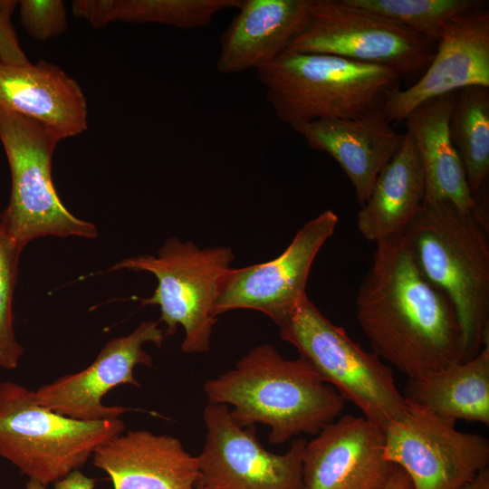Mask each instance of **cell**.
Returning a JSON list of instances; mask_svg holds the SVG:
<instances>
[{
	"mask_svg": "<svg viewBox=\"0 0 489 489\" xmlns=\"http://www.w3.org/2000/svg\"><path fill=\"white\" fill-rule=\"evenodd\" d=\"M0 141L11 173L0 226L19 246L48 235L97 237V227L73 216L57 195L52 180L56 137L34 120L0 113Z\"/></svg>",
	"mask_w": 489,
	"mask_h": 489,
	"instance_id": "cell-8",
	"label": "cell"
},
{
	"mask_svg": "<svg viewBox=\"0 0 489 489\" xmlns=\"http://www.w3.org/2000/svg\"><path fill=\"white\" fill-rule=\"evenodd\" d=\"M19 246L0 226V368L14 369L24 353L14 330L13 296L16 284Z\"/></svg>",
	"mask_w": 489,
	"mask_h": 489,
	"instance_id": "cell-26",
	"label": "cell"
},
{
	"mask_svg": "<svg viewBox=\"0 0 489 489\" xmlns=\"http://www.w3.org/2000/svg\"><path fill=\"white\" fill-rule=\"evenodd\" d=\"M277 326L281 339L364 417L385 429L405 415L408 402L388 364L331 322L308 295Z\"/></svg>",
	"mask_w": 489,
	"mask_h": 489,
	"instance_id": "cell-6",
	"label": "cell"
},
{
	"mask_svg": "<svg viewBox=\"0 0 489 489\" xmlns=\"http://www.w3.org/2000/svg\"><path fill=\"white\" fill-rule=\"evenodd\" d=\"M312 0H242L221 34L216 70L233 74L276 59L304 25Z\"/></svg>",
	"mask_w": 489,
	"mask_h": 489,
	"instance_id": "cell-19",
	"label": "cell"
},
{
	"mask_svg": "<svg viewBox=\"0 0 489 489\" xmlns=\"http://www.w3.org/2000/svg\"><path fill=\"white\" fill-rule=\"evenodd\" d=\"M23 27L35 40L48 41L67 29L66 8L61 0L18 1Z\"/></svg>",
	"mask_w": 489,
	"mask_h": 489,
	"instance_id": "cell-27",
	"label": "cell"
},
{
	"mask_svg": "<svg viewBox=\"0 0 489 489\" xmlns=\"http://www.w3.org/2000/svg\"><path fill=\"white\" fill-rule=\"evenodd\" d=\"M426 191L425 172L408 132L400 147L378 174L369 196L357 215V228L376 244L404 230L421 208Z\"/></svg>",
	"mask_w": 489,
	"mask_h": 489,
	"instance_id": "cell-21",
	"label": "cell"
},
{
	"mask_svg": "<svg viewBox=\"0 0 489 489\" xmlns=\"http://www.w3.org/2000/svg\"><path fill=\"white\" fill-rule=\"evenodd\" d=\"M291 128L310 148L328 154L340 165L360 206L404 136L392 128L381 109L354 119H323Z\"/></svg>",
	"mask_w": 489,
	"mask_h": 489,
	"instance_id": "cell-18",
	"label": "cell"
},
{
	"mask_svg": "<svg viewBox=\"0 0 489 489\" xmlns=\"http://www.w3.org/2000/svg\"><path fill=\"white\" fill-rule=\"evenodd\" d=\"M124 431L120 417L74 419L40 405L27 387L0 382V457L46 486L80 470L97 446Z\"/></svg>",
	"mask_w": 489,
	"mask_h": 489,
	"instance_id": "cell-5",
	"label": "cell"
},
{
	"mask_svg": "<svg viewBox=\"0 0 489 489\" xmlns=\"http://www.w3.org/2000/svg\"><path fill=\"white\" fill-rule=\"evenodd\" d=\"M394 467L384 455V429L342 415L306 442L302 489H385Z\"/></svg>",
	"mask_w": 489,
	"mask_h": 489,
	"instance_id": "cell-14",
	"label": "cell"
},
{
	"mask_svg": "<svg viewBox=\"0 0 489 489\" xmlns=\"http://www.w3.org/2000/svg\"><path fill=\"white\" fill-rule=\"evenodd\" d=\"M93 465L105 472L113 489H195L197 456L169 435L129 430L110 438L92 454Z\"/></svg>",
	"mask_w": 489,
	"mask_h": 489,
	"instance_id": "cell-17",
	"label": "cell"
},
{
	"mask_svg": "<svg viewBox=\"0 0 489 489\" xmlns=\"http://www.w3.org/2000/svg\"><path fill=\"white\" fill-rule=\"evenodd\" d=\"M449 131L475 196L489 174V88L473 86L457 91Z\"/></svg>",
	"mask_w": 489,
	"mask_h": 489,
	"instance_id": "cell-24",
	"label": "cell"
},
{
	"mask_svg": "<svg viewBox=\"0 0 489 489\" xmlns=\"http://www.w3.org/2000/svg\"><path fill=\"white\" fill-rule=\"evenodd\" d=\"M385 489H413V486L407 473L395 465L392 475Z\"/></svg>",
	"mask_w": 489,
	"mask_h": 489,
	"instance_id": "cell-30",
	"label": "cell"
},
{
	"mask_svg": "<svg viewBox=\"0 0 489 489\" xmlns=\"http://www.w3.org/2000/svg\"><path fill=\"white\" fill-rule=\"evenodd\" d=\"M235 259L228 246L200 248L190 241L169 237L157 255L126 258L110 271L127 269L152 273L158 282L153 294L140 302L158 305L167 336L177 326L184 329L181 350L204 353L209 350L213 327L217 321L214 306Z\"/></svg>",
	"mask_w": 489,
	"mask_h": 489,
	"instance_id": "cell-7",
	"label": "cell"
},
{
	"mask_svg": "<svg viewBox=\"0 0 489 489\" xmlns=\"http://www.w3.org/2000/svg\"><path fill=\"white\" fill-rule=\"evenodd\" d=\"M406 400L441 417L489 425V344L473 358L408 379Z\"/></svg>",
	"mask_w": 489,
	"mask_h": 489,
	"instance_id": "cell-22",
	"label": "cell"
},
{
	"mask_svg": "<svg viewBox=\"0 0 489 489\" xmlns=\"http://www.w3.org/2000/svg\"><path fill=\"white\" fill-rule=\"evenodd\" d=\"M0 113L34 120L59 140L88 128L87 101L80 84L43 60L25 65L0 62Z\"/></svg>",
	"mask_w": 489,
	"mask_h": 489,
	"instance_id": "cell-16",
	"label": "cell"
},
{
	"mask_svg": "<svg viewBox=\"0 0 489 489\" xmlns=\"http://www.w3.org/2000/svg\"><path fill=\"white\" fill-rule=\"evenodd\" d=\"M473 86L489 88V12L471 9L445 28L422 76L388 96L381 107L391 123L400 122L422 102Z\"/></svg>",
	"mask_w": 489,
	"mask_h": 489,
	"instance_id": "cell-15",
	"label": "cell"
},
{
	"mask_svg": "<svg viewBox=\"0 0 489 489\" xmlns=\"http://www.w3.org/2000/svg\"><path fill=\"white\" fill-rule=\"evenodd\" d=\"M456 94L457 91H453L422 102L404 121L425 172L424 202L444 200L461 210L475 211L481 206L469 188L449 131V119Z\"/></svg>",
	"mask_w": 489,
	"mask_h": 489,
	"instance_id": "cell-20",
	"label": "cell"
},
{
	"mask_svg": "<svg viewBox=\"0 0 489 489\" xmlns=\"http://www.w3.org/2000/svg\"><path fill=\"white\" fill-rule=\"evenodd\" d=\"M195 489H209V488H206V487H197V486H196Z\"/></svg>",
	"mask_w": 489,
	"mask_h": 489,
	"instance_id": "cell-33",
	"label": "cell"
},
{
	"mask_svg": "<svg viewBox=\"0 0 489 489\" xmlns=\"http://www.w3.org/2000/svg\"><path fill=\"white\" fill-rule=\"evenodd\" d=\"M46 485L31 479L25 484V489H46Z\"/></svg>",
	"mask_w": 489,
	"mask_h": 489,
	"instance_id": "cell-32",
	"label": "cell"
},
{
	"mask_svg": "<svg viewBox=\"0 0 489 489\" xmlns=\"http://www.w3.org/2000/svg\"><path fill=\"white\" fill-rule=\"evenodd\" d=\"M17 5L18 1L15 0H0V62L7 65H25L30 62L12 22Z\"/></svg>",
	"mask_w": 489,
	"mask_h": 489,
	"instance_id": "cell-28",
	"label": "cell"
},
{
	"mask_svg": "<svg viewBox=\"0 0 489 489\" xmlns=\"http://www.w3.org/2000/svg\"><path fill=\"white\" fill-rule=\"evenodd\" d=\"M208 403L233 409L242 427H269L268 441L284 444L301 434L315 436L340 416L345 399L305 360L285 359L269 343L252 348L223 374L207 379Z\"/></svg>",
	"mask_w": 489,
	"mask_h": 489,
	"instance_id": "cell-2",
	"label": "cell"
},
{
	"mask_svg": "<svg viewBox=\"0 0 489 489\" xmlns=\"http://www.w3.org/2000/svg\"><path fill=\"white\" fill-rule=\"evenodd\" d=\"M376 244L356 296L357 321L373 352L408 379L463 361L455 308L423 274L406 238Z\"/></svg>",
	"mask_w": 489,
	"mask_h": 489,
	"instance_id": "cell-1",
	"label": "cell"
},
{
	"mask_svg": "<svg viewBox=\"0 0 489 489\" xmlns=\"http://www.w3.org/2000/svg\"><path fill=\"white\" fill-rule=\"evenodd\" d=\"M338 216L327 209L309 220L277 257L261 264L232 268L214 306V315L234 310L260 312L279 325L307 295L312 264L332 236Z\"/></svg>",
	"mask_w": 489,
	"mask_h": 489,
	"instance_id": "cell-12",
	"label": "cell"
},
{
	"mask_svg": "<svg viewBox=\"0 0 489 489\" xmlns=\"http://www.w3.org/2000/svg\"><path fill=\"white\" fill-rule=\"evenodd\" d=\"M203 419L206 439L197 455V487L302 489L305 438H293L284 454H274L262 446L254 426L238 425L225 405L208 403Z\"/></svg>",
	"mask_w": 489,
	"mask_h": 489,
	"instance_id": "cell-11",
	"label": "cell"
},
{
	"mask_svg": "<svg viewBox=\"0 0 489 489\" xmlns=\"http://www.w3.org/2000/svg\"><path fill=\"white\" fill-rule=\"evenodd\" d=\"M276 117L290 127L354 119L381 109L401 78L387 67L342 57L284 51L256 70Z\"/></svg>",
	"mask_w": 489,
	"mask_h": 489,
	"instance_id": "cell-4",
	"label": "cell"
},
{
	"mask_svg": "<svg viewBox=\"0 0 489 489\" xmlns=\"http://www.w3.org/2000/svg\"><path fill=\"white\" fill-rule=\"evenodd\" d=\"M455 422L408 402L405 415L384 429L385 457L407 473L413 489H463L487 468L488 439Z\"/></svg>",
	"mask_w": 489,
	"mask_h": 489,
	"instance_id": "cell-10",
	"label": "cell"
},
{
	"mask_svg": "<svg viewBox=\"0 0 489 489\" xmlns=\"http://www.w3.org/2000/svg\"><path fill=\"white\" fill-rule=\"evenodd\" d=\"M436 43L345 0H312L304 25L286 51L327 53L387 67L402 80L425 72Z\"/></svg>",
	"mask_w": 489,
	"mask_h": 489,
	"instance_id": "cell-9",
	"label": "cell"
},
{
	"mask_svg": "<svg viewBox=\"0 0 489 489\" xmlns=\"http://www.w3.org/2000/svg\"><path fill=\"white\" fill-rule=\"evenodd\" d=\"M166 337L158 321H143L129 334L108 341L87 368L34 390V398L40 405L61 415L85 421L119 418L127 412L139 410L106 406L102 398L120 385L140 388L134 377L135 367L153 366V359L143 345L152 342L160 347Z\"/></svg>",
	"mask_w": 489,
	"mask_h": 489,
	"instance_id": "cell-13",
	"label": "cell"
},
{
	"mask_svg": "<svg viewBox=\"0 0 489 489\" xmlns=\"http://www.w3.org/2000/svg\"><path fill=\"white\" fill-rule=\"evenodd\" d=\"M463 489H489V470L485 468L468 483Z\"/></svg>",
	"mask_w": 489,
	"mask_h": 489,
	"instance_id": "cell-31",
	"label": "cell"
},
{
	"mask_svg": "<svg viewBox=\"0 0 489 489\" xmlns=\"http://www.w3.org/2000/svg\"><path fill=\"white\" fill-rule=\"evenodd\" d=\"M437 43L458 15L484 6L480 0H345Z\"/></svg>",
	"mask_w": 489,
	"mask_h": 489,
	"instance_id": "cell-25",
	"label": "cell"
},
{
	"mask_svg": "<svg viewBox=\"0 0 489 489\" xmlns=\"http://www.w3.org/2000/svg\"><path fill=\"white\" fill-rule=\"evenodd\" d=\"M242 0H76L75 16L102 28L112 22L156 23L181 29L207 26L226 9H236Z\"/></svg>",
	"mask_w": 489,
	"mask_h": 489,
	"instance_id": "cell-23",
	"label": "cell"
},
{
	"mask_svg": "<svg viewBox=\"0 0 489 489\" xmlns=\"http://www.w3.org/2000/svg\"><path fill=\"white\" fill-rule=\"evenodd\" d=\"M488 229L482 208L464 211L440 200L424 202L403 233L423 274L455 308L463 361L489 344Z\"/></svg>",
	"mask_w": 489,
	"mask_h": 489,
	"instance_id": "cell-3",
	"label": "cell"
},
{
	"mask_svg": "<svg viewBox=\"0 0 489 489\" xmlns=\"http://www.w3.org/2000/svg\"><path fill=\"white\" fill-rule=\"evenodd\" d=\"M96 480L75 470L53 483V489H94Z\"/></svg>",
	"mask_w": 489,
	"mask_h": 489,
	"instance_id": "cell-29",
	"label": "cell"
}]
</instances>
